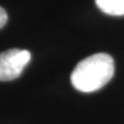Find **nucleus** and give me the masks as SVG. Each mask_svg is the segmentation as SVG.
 Listing matches in <instances>:
<instances>
[{
  "label": "nucleus",
  "mask_w": 124,
  "mask_h": 124,
  "mask_svg": "<svg viewBox=\"0 0 124 124\" xmlns=\"http://www.w3.org/2000/svg\"><path fill=\"white\" fill-rule=\"evenodd\" d=\"M115 65L111 55L97 53L83 59L71 72L72 86L81 92H94L107 85L114 76Z\"/></svg>",
  "instance_id": "1"
},
{
  "label": "nucleus",
  "mask_w": 124,
  "mask_h": 124,
  "mask_svg": "<svg viewBox=\"0 0 124 124\" xmlns=\"http://www.w3.org/2000/svg\"><path fill=\"white\" fill-rule=\"evenodd\" d=\"M102 13L111 16H124V0H95Z\"/></svg>",
  "instance_id": "3"
},
{
  "label": "nucleus",
  "mask_w": 124,
  "mask_h": 124,
  "mask_svg": "<svg viewBox=\"0 0 124 124\" xmlns=\"http://www.w3.org/2000/svg\"><path fill=\"white\" fill-rule=\"evenodd\" d=\"M7 22V14L4 10V8H2L0 6V29L5 25V23Z\"/></svg>",
  "instance_id": "4"
},
{
  "label": "nucleus",
  "mask_w": 124,
  "mask_h": 124,
  "mask_svg": "<svg viewBox=\"0 0 124 124\" xmlns=\"http://www.w3.org/2000/svg\"><path fill=\"white\" fill-rule=\"evenodd\" d=\"M31 59L27 50L10 49L0 53V81H13L20 77Z\"/></svg>",
  "instance_id": "2"
}]
</instances>
